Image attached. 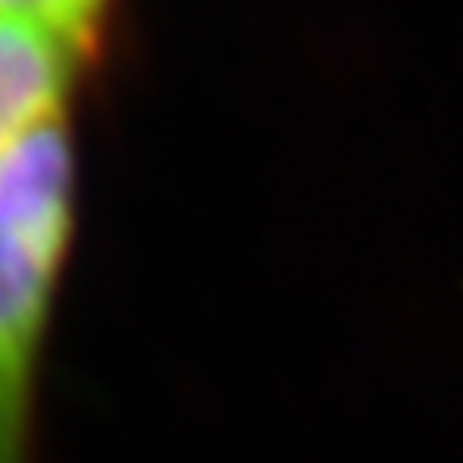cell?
I'll return each instance as SVG.
<instances>
[{
    "label": "cell",
    "instance_id": "6da1fadb",
    "mask_svg": "<svg viewBox=\"0 0 463 463\" xmlns=\"http://www.w3.org/2000/svg\"><path fill=\"white\" fill-rule=\"evenodd\" d=\"M74 224V147L54 116L0 155V463H39V379Z\"/></svg>",
    "mask_w": 463,
    "mask_h": 463
},
{
    "label": "cell",
    "instance_id": "7a4b0ae2",
    "mask_svg": "<svg viewBox=\"0 0 463 463\" xmlns=\"http://www.w3.org/2000/svg\"><path fill=\"white\" fill-rule=\"evenodd\" d=\"M93 43L32 16H0V155L62 116Z\"/></svg>",
    "mask_w": 463,
    "mask_h": 463
},
{
    "label": "cell",
    "instance_id": "3957f363",
    "mask_svg": "<svg viewBox=\"0 0 463 463\" xmlns=\"http://www.w3.org/2000/svg\"><path fill=\"white\" fill-rule=\"evenodd\" d=\"M109 0H0V16H32L43 24L97 39Z\"/></svg>",
    "mask_w": 463,
    "mask_h": 463
}]
</instances>
